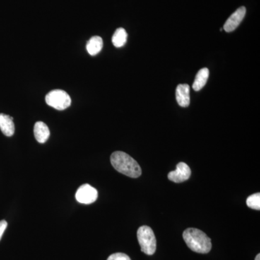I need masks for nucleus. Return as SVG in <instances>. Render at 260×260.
<instances>
[{"instance_id": "2", "label": "nucleus", "mask_w": 260, "mask_h": 260, "mask_svg": "<svg viewBox=\"0 0 260 260\" xmlns=\"http://www.w3.org/2000/svg\"><path fill=\"white\" fill-rule=\"evenodd\" d=\"M183 239L188 247L195 252L207 254L211 250V239L199 229H186L183 233Z\"/></svg>"}, {"instance_id": "11", "label": "nucleus", "mask_w": 260, "mask_h": 260, "mask_svg": "<svg viewBox=\"0 0 260 260\" xmlns=\"http://www.w3.org/2000/svg\"><path fill=\"white\" fill-rule=\"evenodd\" d=\"M208 78H209V70L208 68H203L198 71L192 85V88L195 91H199L206 85Z\"/></svg>"}, {"instance_id": "16", "label": "nucleus", "mask_w": 260, "mask_h": 260, "mask_svg": "<svg viewBox=\"0 0 260 260\" xmlns=\"http://www.w3.org/2000/svg\"><path fill=\"white\" fill-rule=\"evenodd\" d=\"M7 227H8V223H7L6 220H1L0 221V240H1Z\"/></svg>"}, {"instance_id": "12", "label": "nucleus", "mask_w": 260, "mask_h": 260, "mask_svg": "<svg viewBox=\"0 0 260 260\" xmlns=\"http://www.w3.org/2000/svg\"><path fill=\"white\" fill-rule=\"evenodd\" d=\"M103 45H104V43H103L102 38L95 36V37L90 38V40L87 43V51L90 55H96L102 51Z\"/></svg>"}, {"instance_id": "17", "label": "nucleus", "mask_w": 260, "mask_h": 260, "mask_svg": "<svg viewBox=\"0 0 260 260\" xmlns=\"http://www.w3.org/2000/svg\"><path fill=\"white\" fill-rule=\"evenodd\" d=\"M255 260H260V254H258L256 256Z\"/></svg>"}, {"instance_id": "3", "label": "nucleus", "mask_w": 260, "mask_h": 260, "mask_svg": "<svg viewBox=\"0 0 260 260\" xmlns=\"http://www.w3.org/2000/svg\"><path fill=\"white\" fill-rule=\"evenodd\" d=\"M138 239L141 251L148 255H153L156 250V239L151 228L143 225L138 231Z\"/></svg>"}, {"instance_id": "4", "label": "nucleus", "mask_w": 260, "mask_h": 260, "mask_svg": "<svg viewBox=\"0 0 260 260\" xmlns=\"http://www.w3.org/2000/svg\"><path fill=\"white\" fill-rule=\"evenodd\" d=\"M46 102L56 110H64L71 105V98L62 90H51L46 95Z\"/></svg>"}, {"instance_id": "9", "label": "nucleus", "mask_w": 260, "mask_h": 260, "mask_svg": "<svg viewBox=\"0 0 260 260\" xmlns=\"http://www.w3.org/2000/svg\"><path fill=\"white\" fill-rule=\"evenodd\" d=\"M34 136L39 143H45L50 136V131L45 123L37 121L34 125Z\"/></svg>"}, {"instance_id": "8", "label": "nucleus", "mask_w": 260, "mask_h": 260, "mask_svg": "<svg viewBox=\"0 0 260 260\" xmlns=\"http://www.w3.org/2000/svg\"><path fill=\"white\" fill-rule=\"evenodd\" d=\"M189 85L187 84H179L176 89V98L179 105L181 107H189L190 103Z\"/></svg>"}, {"instance_id": "10", "label": "nucleus", "mask_w": 260, "mask_h": 260, "mask_svg": "<svg viewBox=\"0 0 260 260\" xmlns=\"http://www.w3.org/2000/svg\"><path fill=\"white\" fill-rule=\"evenodd\" d=\"M0 129L6 136H13L15 133L13 118L7 114H0Z\"/></svg>"}, {"instance_id": "5", "label": "nucleus", "mask_w": 260, "mask_h": 260, "mask_svg": "<svg viewBox=\"0 0 260 260\" xmlns=\"http://www.w3.org/2000/svg\"><path fill=\"white\" fill-rule=\"evenodd\" d=\"M75 198L78 203L82 204H92L96 201L98 198V191L95 188L88 184L80 186L77 190Z\"/></svg>"}, {"instance_id": "6", "label": "nucleus", "mask_w": 260, "mask_h": 260, "mask_svg": "<svg viewBox=\"0 0 260 260\" xmlns=\"http://www.w3.org/2000/svg\"><path fill=\"white\" fill-rule=\"evenodd\" d=\"M191 171L187 164L180 162L177 164V169L174 172H171L168 175L169 180L175 183L184 182L190 177Z\"/></svg>"}, {"instance_id": "7", "label": "nucleus", "mask_w": 260, "mask_h": 260, "mask_svg": "<svg viewBox=\"0 0 260 260\" xmlns=\"http://www.w3.org/2000/svg\"><path fill=\"white\" fill-rule=\"evenodd\" d=\"M246 8L244 7H241L238 8L235 12L226 20L224 24L223 29L225 31L230 32L234 31L239 26V24L242 23L243 19L246 15Z\"/></svg>"}, {"instance_id": "14", "label": "nucleus", "mask_w": 260, "mask_h": 260, "mask_svg": "<svg viewBox=\"0 0 260 260\" xmlns=\"http://www.w3.org/2000/svg\"><path fill=\"white\" fill-rule=\"evenodd\" d=\"M246 205L249 208L254 210H260V194L256 193L250 195L246 200Z\"/></svg>"}, {"instance_id": "15", "label": "nucleus", "mask_w": 260, "mask_h": 260, "mask_svg": "<svg viewBox=\"0 0 260 260\" xmlns=\"http://www.w3.org/2000/svg\"><path fill=\"white\" fill-rule=\"evenodd\" d=\"M107 260H131L129 256L124 253H115L109 256Z\"/></svg>"}, {"instance_id": "13", "label": "nucleus", "mask_w": 260, "mask_h": 260, "mask_svg": "<svg viewBox=\"0 0 260 260\" xmlns=\"http://www.w3.org/2000/svg\"><path fill=\"white\" fill-rule=\"evenodd\" d=\"M127 40V32L125 29L119 28L116 29L112 37V43L114 47L119 48L125 45Z\"/></svg>"}, {"instance_id": "1", "label": "nucleus", "mask_w": 260, "mask_h": 260, "mask_svg": "<svg viewBox=\"0 0 260 260\" xmlns=\"http://www.w3.org/2000/svg\"><path fill=\"white\" fill-rule=\"evenodd\" d=\"M111 162L117 172L131 178L141 176L142 170L138 162L124 152L116 151L111 155Z\"/></svg>"}]
</instances>
